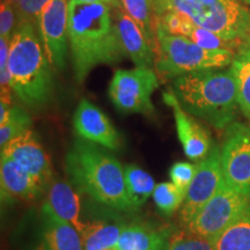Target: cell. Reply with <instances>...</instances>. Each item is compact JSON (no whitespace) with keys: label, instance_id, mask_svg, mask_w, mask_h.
I'll use <instances>...</instances> for the list:
<instances>
[{"label":"cell","instance_id":"obj_21","mask_svg":"<svg viewBox=\"0 0 250 250\" xmlns=\"http://www.w3.org/2000/svg\"><path fill=\"white\" fill-rule=\"evenodd\" d=\"M212 241L214 250H250V204Z\"/></svg>","mask_w":250,"mask_h":250},{"label":"cell","instance_id":"obj_35","mask_svg":"<svg viewBox=\"0 0 250 250\" xmlns=\"http://www.w3.org/2000/svg\"><path fill=\"white\" fill-rule=\"evenodd\" d=\"M110 4L111 7H118V6H121V0H110Z\"/></svg>","mask_w":250,"mask_h":250},{"label":"cell","instance_id":"obj_17","mask_svg":"<svg viewBox=\"0 0 250 250\" xmlns=\"http://www.w3.org/2000/svg\"><path fill=\"white\" fill-rule=\"evenodd\" d=\"M0 182L2 199L6 197L35 201L45 191L30 174L5 155H1L0 162Z\"/></svg>","mask_w":250,"mask_h":250},{"label":"cell","instance_id":"obj_4","mask_svg":"<svg viewBox=\"0 0 250 250\" xmlns=\"http://www.w3.org/2000/svg\"><path fill=\"white\" fill-rule=\"evenodd\" d=\"M174 93L184 110L217 129L226 127L235 117L236 83L233 71H197L177 77Z\"/></svg>","mask_w":250,"mask_h":250},{"label":"cell","instance_id":"obj_7","mask_svg":"<svg viewBox=\"0 0 250 250\" xmlns=\"http://www.w3.org/2000/svg\"><path fill=\"white\" fill-rule=\"evenodd\" d=\"M158 74L152 67L117 70L109 83L108 94L121 114L152 115V94L159 87Z\"/></svg>","mask_w":250,"mask_h":250},{"label":"cell","instance_id":"obj_1","mask_svg":"<svg viewBox=\"0 0 250 250\" xmlns=\"http://www.w3.org/2000/svg\"><path fill=\"white\" fill-rule=\"evenodd\" d=\"M112 12L114 7L104 2L68 0V44L78 83H83L94 67L126 56Z\"/></svg>","mask_w":250,"mask_h":250},{"label":"cell","instance_id":"obj_34","mask_svg":"<svg viewBox=\"0 0 250 250\" xmlns=\"http://www.w3.org/2000/svg\"><path fill=\"white\" fill-rule=\"evenodd\" d=\"M79 1H83V2H104V4H108L110 5V0H79Z\"/></svg>","mask_w":250,"mask_h":250},{"label":"cell","instance_id":"obj_28","mask_svg":"<svg viewBox=\"0 0 250 250\" xmlns=\"http://www.w3.org/2000/svg\"><path fill=\"white\" fill-rule=\"evenodd\" d=\"M158 24L161 26L167 33L176 36L189 37L195 27L186 15L177 12H167L158 18Z\"/></svg>","mask_w":250,"mask_h":250},{"label":"cell","instance_id":"obj_13","mask_svg":"<svg viewBox=\"0 0 250 250\" xmlns=\"http://www.w3.org/2000/svg\"><path fill=\"white\" fill-rule=\"evenodd\" d=\"M73 126L81 139L112 151L121 148L122 138L118 131L104 112L88 100L83 99L77 107Z\"/></svg>","mask_w":250,"mask_h":250},{"label":"cell","instance_id":"obj_5","mask_svg":"<svg viewBox=\"0 0 250 250\" xmlns=\"http://www.w3.org/2000/svg\"><path fill=\"white\" fill-rule=\"evenodd\" d=\"M156 18L177 12L197 27L217 34L228 42L250 36V9L240 0H152Z\"/></svg>","mask_w":250,"mask_h":250},{"label":"cell","instance_id":"obj_11","mask_svg":"<svg viewBox=\"0 0 250 250\" xmlns=\"http://www.w3.org/2000/svg\"><path fill=\"white\" fill-rule=\"evenodd\" d=\"M67 20V0H49L41 12L37 22L46 57L58 71L64 70L66 65Z\"/></svg>","mask_w":250,"mask_h":250},{"label":"cell","instance_id":"obj_36","mask_svg":"<svg viewBox=\"0 0 250 250\" xmlns=\"http://www.w3.org/2000/svg\"><path fill=\"white\" fill-rule=\"evenodd\" d=\"M240 1H242L243 4H246V5L250 6V0H240Z\"/></svg>","mask_w":250,"mask_h":250},{"label":"cell","instance_id":"obj_26","mask_svg":"<svg viewBox=\"0 0 250 250\" xmlns=\"http://www.w3.org/2000/svg\"><path fill=\"white\" fill-rule=\"evenodd\" d=\"M186 195L171 182H164L156 184L153 199L159 211L165 215L173 214L183 205Z\"/></svg>","mask_w":250,"mask_h":250},{"label":"cell","instance_id":"obj_18","mask_svg":"<svg viewBox=\"0 0 250 250\" xmlns=\"http://www.w3.org/2000/svg\"><path fill=\"white\" fill-rule=\"evenodd\" d=\"M58 218L71 224L80 234L86 227V221L81 219V202L79 193L67 182L54 180L48 189V197L44 203Z\"/></svg>","mask_w":250,"mask_h":250},{"label":"cell","instance_id":"obj_27","mask_svg":"<svg viewBox=\"0 0 250 250\" xmlns=\"http://www.w3.org/2000/svg\"><path fill=\"white\" fill-rule=\"evenodd\" d=\"M165 250H214L213 241L184 228L168 234Z\"/></svg>","mask_w":250,"mask_h":250},{"label":"cell","instance_id":"obj_24","mask_svg":"<svg viewBox=\"0 0 250 250\" xmlns=\"http://www.w3.org/2000/svg\"><path fill=\"white\" fill-rule=\"evenodd\" d=\"M31 120L27 111L18 105L0 103V146L5 147L12 139L30 130Z\"/></svg>","mask_w":250,"mask_h":250},{"label":"cell","instance_id":"obj_12","mask_svg":"<svg viewBox=\"0 0 250 250\" xmlns=\"http://www.w3.org/2000/svg\"><path fill=\"white\" fill-rule=\"evenodd\" d=\"M1 155L7 156L30 174L45 191L54 182V170L49 156L31 129L12 139L1 148Z\"/></svg>","mask_w":250,"mask_h":250},{"label":"cell","instance_id":"obj_8","mask_svg":"<svg viewBox=\"0 0 250 250\" xmlns=\"http://www.w3.org/2000/svg\"><path fill=\"white\" fill-rule=\"evenodd\" d=\"M249 204V196L233 189L224 181L213 198L184 228L197 235L213 240Z\"/></svg>","mask_w":250,"mask_h":250},{"label":"cell","instance_id":"obj_14","mask_svg":"<svg viewBox=\"0 0 250 250\" xmlns=\"http://www.w3.org/2000/svg\"><path fill=\"white\" fill-rule=\"evenodd\" d=\"M166 104L173 109L177 136L184 154L192 161H202L211 151V139L204 127L184 110L175 95L174 90L164 93Z\"/></svg>","mask_w":250,"mask_h":250},{"label":"cell","instance_id":"obj_22","mask_svg":"<svg viewBox=\"0 0 250 250\" xmlns=\"http://www.w3.org/2000/svg\"><path fill=\"white\" fill-rule=\"evenodd\" d=\"M121 4L129 17L138 24L155 55L158 54V18L152 0H121Z\"/></svg>","mask_w":250,"mask_h":250},{"label":"cell","instance_id":"obj_2","mask_svg":"<svg viewBox=\"0 0 250 250\" xmlns=\"http://www.w3.org/2000/svg\"><path fill=\"white\" fill-rule=\"evenodd\" d=\"M66 169L77 189L114 210H132L124 166L94 143L77 139L66 155Z\"/></svg>","mask_w":250,"mask_h":250},{"label":"cell","instance_id":"obj_32","mask_svg":"<svg viewBox=\"0 0 250 250\" xmlns=\"http://www.w3.org/2000/svg\"><path fill=\"white\" fill-rule=\"evenodd\" d=\"M15 7L8 0H2L1 7H0V36L8 41L12 40L15 27Z\"/></svg>","mask_w":250,"mask_h":250},{"label":"cell","instance_id":"obj_38","mask_svg":"<svg viewBox=\"0 0 250 250\" xmlns=\"http://www.w3.org/2000/svg\"><path fill=\"white\" fill-rule=\"evenodd\" d=\"M107 250H116V248H111V249H107Z\"/></svg>","mask_w":250,"mask_h":250},{"label":"cell","instance_id":"obj_10","mask_svg":"<svg viewBox=\"0 0 250 250\" xmlns=\"http://www.w3.org/2000/svg\"><path fill=\"white\" fill-rule=\"evenodd\" d=\"M221 167L228 186L250 197V129L229 125L221 147Z\"/></svg>","mask_w":250,"mask_h":250},{"label":"cell","instance_id":"obj_30","mask_svg":"<svg viewBox=\"0 0 250 250\" xmlns=\"http://www.w3.org/2000/svg\"><path fill=\"white\" fill-rule=\"evenodd\" d=\"M189 39L195 42L197 45L202 46L204 49L217 50V49H232V42H228L221 39L217 34L212 31L204 29L202 27H193L191 34L189 35Z\"/></svg>","mask_w":250,"mask_h":250},{"label":"cell","instance_id":"obj_23","mask_svg":"<svg viewBox=\"0 0 250 250\" xmlns=\"http://www.w3.org/2000/svg\"><path fill=\"white\" fill-rule=\"evenodd\" d=\"M125 183L131 208H138L147 202L153 195L156 184L147 171L136 165H126L124 167Z\"/></svg>","mask_w":250,"mask_h":250},{"label":"cell","instance_id":"obj_33","mask_svg":"<svg viewBox=\"0 0 250 250\" xmlns=\"http://www.w3.org/2000/svg\"><path fill=\"white\" fill-rule=\"evenodd\" d=\"M241 54L250 57V36L245 41V45H243V49L241 50Z\"/></svg>","mask_w":250,"mask_h":250},{"label":"cell","instance_id":"obj_3","mask_svg":"<svg viewBox=\"0 0 250 250\" xmlns=\"http://www.w3.org/2000/svg\"><path fill=\"white\" fill-rule=\"evenodd\" d=\"M35 26L17 24L9 44L8 72L13 92L28 107H44L51 99L54 78Z\"/></svg>","mask_w":250,"mask_h":250},{"label":"cell","instance_id":"obj_16","mask_svg":"<svg viewBox=\"0 0 250 250\" xmlns=\"http://www.w3.org/2000/svg\"><path fill=\"white\" fill-rule=\"evenodd\" d=\"M116 29L123 49L137 67H153L155 52L134 21L121 6L114 8Z\"/></svg>","mask_w":250,"mask_h":250},{"label":"cell","instance_id":"obj_25","mask_svg":"<svg viewBox=\"0 0 250 250\" xmlns=\"http://www.w3.org/2000/svg\"><path fill=\"white\" fill-rule=\"evenodd\" d=\"M230 70L236 83L237 104L250 121V57L240 52L232 62Z\"/></svg>","mask_w":250,"mask_h":250},{"label":"cell","instance_id":"obj_19","mask_svg":"<svg viewBox=\"0 0 250 250\" xmlns=\"http://www.w3.org/2000/svg\"><path fill=\"white\" fill-rule=\"evenodd\" d=\"M126 224L118 218L96 219L86 223L81 233L83 250H107L115 248Z\"/></svg>","mask_w":250,"mask_h":250},{"label":"cell","instance_id":"obj_37","mask_svg":"<svg viewBox=\"0 0 250 250\" xmlns=\"http://www.w3.org/2000/svg\"><path fill=\"white\" fill-rule=\"evenodd\" d=\"M8 1H11V2H12V4H13V5L15 6V5H17V4H18V2H19V1H20V0H8Z\"/></svg>","mask_w":250,"mask_h":250},{"label":"cell","instance_id":"obj_29","mask_svg":"<svg viewBox=\"0 0 250 250\" xmlns=\"http://www.w3.org/2000/svg\"><path fill=\"white\" fill-rule=\"evenodd\" d=\"M196 171L197 165L190 164V162H176L171 166L169 170L170 182L176 188H179L181 191L187 196Z\"/></svg>","mask_w":250,"mask_h":250},{"label":"cell","instance_id":"obj_6","mask_svg":"<svg viewBox=\"0 0 250 250\" xmlns=\"http://www.w3.org/2000/svg\"><path fill=\"white\" fill-rule=\"evenodd\" d=\"M158 54L156 70L161 76L175 78L197 71L218 70L234 62L232 49H204L197 45L189 37L176 36L156 26Z\"/></svg>","mask_w":250,"mask_h":250},{"label":"cell","instance_id":"obj_20","mask_svg":"<svg viewBox=\"0 0 250 250\" xmlns=\"http://www.w3.org/2000/svg\"><path fill=\"white\" fill-rule=\"evenodd\" d=\"M167 232H159L145 224L126 225L118 240L116 250H165Z\"/></svg>","mask_w":250,"mask_h":250},{"label":"cell","instance_id":"obj_9","mask_svg":"<svg viewBox=\"0 0 250 250\" xmlns=\"http://www.w3.org/2000/svg\"><path fill=\"white\" fill-rule=\"evenodd\" d=\"M225 181L221 167V149L213 146L205 159L197 164V171L193 177L183 205L181 206L180 220L183 227L196 217L218 192Z\"/></svg>","mask_w":250,"mask_h":250},{"label":"cell","instance_id":"obj_15","mask_svg":"<svg viewBox=\"0 0 250 250\" xmlns=\"http://www.w3.org/2000/svg\"><path fill=\"white\" fill-rule=\"evenodd\" d=\"M31 250H83V243L77 228L43 205L42 227Z\"/></svg>","mask_w":250,"mask_h":250},{"label":"cell","instance_id":"obj_31","mask_svg":"<svg viewBox=\"0 0 250 250\" xmlns=\"http://www.w3.org/2000/svg\"><path fill=\"white\" fill-rule=\"evenodd\" d=\"M49 0H20L15 7L18 23L30 22L37 23L41 12Z\"/></svg>","mask_w":250,"mask_h":250}]
</instances>
